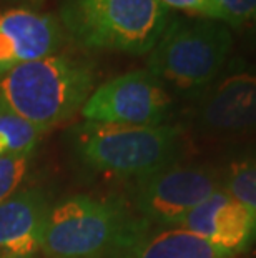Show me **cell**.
<instances>
[{
  "instance_id": "obj_1",
  "label": "cell",
  "mask_w": 256,
  "mask_h": 258,
  "mask_svg": "<svg viewBox=\"0 0 256 258\" xmlns=\"http://www.w3.org/2000/svg\"><path fill=\"white\" fill-rule=\"evenodd\" d=\"M95 80L89 60L50 55L0 77V105L47 132L81 112Z\"/></svg>"
},
{
  "instance_id": "obj_2",
  "label": "cell",
  "mask_w": 256,
  "mask_h": 258,
  "mask_svg": "<svg viewBox=\"0 0 256 258\" xmlns=\"http://www.w3.org/2000/svg\"><path fill=\"white\" fill-rule=\"evenodd\" d=\"M58 17L80 47L143 55L163 35L170 10L158 0H62Z\"/></svg>"
},
{
  "instance_id": "obj_3",
  "label": "cell",
  "mask_w": 256,
  "mask_h": 258,
  "mask_svg": "<svg viewBox=\"0 0 256 258\" xmlns=\"http://www.w3.org/2000/svg\"><path fill=\"white\" fill-rule=\"evenodd\" d=\"M138 217L117 197L72 195L48 208L42 237L47 258H113Z\"/></svg>"
},
{
  "instance_id": "obj_4",
  "label": "cell",
  "mask_w": 256,
  "mask_h": 258,
  "mask_svg": "<svg viewBox=\"0 0 256 258\" xmlns=\"http://www.w3.org/2000/svg\"><path fill=\"white\" fill-rule=\"evenodd\" d=\"M231 48V29L223 22L170 19L148 53L146 70L166 89L198 95L223 72Z\"/></svg>"
},
{
  "instance_id": "obj_5",
  "label": "cell",
  "mask_w": 256,
  "mask_h": 258,
  "mask_svg": "<svg viewBox=\"0 0 256 258\" xmlns=\"http://www.w3.org/2000/svg\"><path fill=\"white\" fill-rule=\"evenodd\" d=\"M180 142L182 128L168 123L130 127L85 120L72 130L73 148L87 167L135 180L175 162Z\"/></svg>"
},
{
  "instance_id": "obj_6",
  "label": "cell",
  "mask_w": 256,
  "mask_h": 258,
  "mask_svg": "<svg viewBox=\"0 0 256 258\" xmlns=\"http://www.w3.org/2000/svg\"><path fill=\"white\" fill-rule=\"evenodd\" d=\"M221 188V175L200 165H170L137 180L138 217L156 227H178L190 212Z\"/></svg>"
},
{
  "instance_id": "obj_7",
  "label": "cell",
  "mask_w": 256,
  "mask_h": 258,
  "mask_svg": "<svg viewBox=\"0 0 256 258\" xmlns=\"http://www.w3.org/2000/svg\"><path fill=\"white\" fill-rule=\"evenodd\" d=\"M172 95L148 70L113 77L97 87L81 108L87 122L158 127L165 125L172 112Z\"/></svg>"
},
{
  "instance_id": "obj_8",
  "label": "cell",
  "mask_w": 256,
  "mask_h": 258,
  "mask_svg": "<svg viewBox=\"0 0 256 258\" xmlns=\"http://www.w3.org/2000/svg\"><path fill=\"white\" fill-rule=\"evenodd\" d=\"M195 122L211 134L256 130V65L233 60L198 93Z\"/></svg>"
},
{
  "instance_id": "obj_9",
  "label": "cell",
  "mask_w": 256,
  "mask_h": 258,
  "mask_svg": "<svg viewBox=\"0 0 256 258\" xmlns=\"http://www.w3.org/2000/svg\"><path fill=\"white\" fill-rule=\"evenodd\" d=\"M223 253L235 256L256 245V212L223 188L216 190L178 225Z\"/></svg>"
},
{
  "instance_id": "obj_10",
  "label": "cell",
  "mask_w": 256,
  "mask_h": 258,
  "mask_svg": "<svg viewBox=\"0 0 256 258\" xmlns=\"http://www.w3.org/2000/svg\"><path fill=\"white\" fill-rule=\"evenodd\" d=\"M63 29L52 14L19 7L0 12V77L24 63L55 55Z\"/></svg>"
},
{
  "instance_id": "obj_11",
  "label": "cell",
  "mask_w": 256,
  "mask_h": 258,
  "mask_svg": "<svg viewBox=\"0 0 256 258\" xmlns=\"http://www.w3.org/2000/svg\"><path fill=\"white\" fill-rule=\"evenodd\" d=\"M40 188H20L0 202V258H37L48 213Z\"/></svg>"
},
{
  "instance_id": "obj_12",
  "label": "cell",
  "mask_w": 256,
  "mask_h": 258,
  "mask_svg": "<svg viewBox=\"0 0 256 258\" xmlns=\"http://www.w3.org/2000/svg\"><path fill=\"white\" fill-rule=\"evenodd\" d=\"M113 258H231L182 227L138 222Z\"/></svg>"
},
{
  "instance_id": "obj_13",
  "label": "cell",
  "mask_w": 256,
  "mask_h": 258,
  "mask_svg": "<svg viewBox=\"0 0 256 258\" xmlns=\"http://www.w3.org/2000/svg\"><path fill=\"white\" fill-rule=\"evenodd\" d=\"M221 186L256 212V150L235 158L221 175Z\"/></svg>"
},
{
  "instance_id": "obj_14",
  "label": "cell",
  "mask_w": 256,
  "mask_h": 258,
  "mask_svg": "<svg viewBox=\"0 0 256 258\" xmlns=\"http://www.w3.org/2000/svg\"><path fill=\"white\" fill-rule=\"evenodd\" d=\"M43 134L45 132L0 105V139L5 142L9 153H34Z\"/></svg>"
},
{
  "instance_id": "obj_15",
  "label": "cell",
  "mask_w": 256,
  "mask_h": 258,
  "mask_svg": "<svg viewBox=\"0 0 256 258\" xmlns=\"http://www.w3.org/2000/svg\"><path fill=\"white\" fill-rule=\"evenodd\" d=\"M34 153H5L0 155V202L17 194L29 173Z\"/></svg>"
},
{
  "instance_id": "obj_16",
  "label": "cell",
  "mask_w": 256,
  "mask_h": 258,
  "mask_svg": "<svg viewBox=\"0 0 256 258\" xmlns=\"http://www.w3.org/2000/svg\"><path fill=\"white\" fill-rule=\"evenodd\" d=\"M223 24L244 35L256 37V0H215Z\"/></svg>"
},
{
  "instance_id": "obj_17",
  "label": "cell",
  "mask_w": 256,
  "mask_h": 258,
  "mask_svg": "<svg viewBox=\"0 0 256 258\" xmlns=\"http://www.w3.org/2000/svg\"><path fill=\"white\" fill-rule=\"evenodd\" d=\"M165 7L180 10V12L195 15L198 19H210V20H218L223 22L221 12L218 9L215 0H158Z\"/></svg>"
},
{
  "instance_id": "obj_18",
  "label": "cell",
  "mask_w": 256,
  "mask_h": 258,
  "mask_svg": "<svg viewBox=\"0 0 256 258\" xmlns=\"http://www.w3.org/2000/svg\"><path fill=\"white\" fill-rule=\"evenodd\" d=\"M5 153H9V148L5 145V142L0 139V155H5Z\"/></svg>"
},
{
  "instance_id": "obj_19",
  "label": "cell",
  "mask_w": 256,
  "mask_h": 258,
  "mask_svg": "<svg viewBox=\"0 0 256 258\" xmlns=\"http://www.w3.org/2000/svg\"><path fill=\"white\" fill-rule=\"evenodd\" d=\"M29 4H32V5H40L42 2H45V0H27Z\"/></svg>"
}]
</instances>
